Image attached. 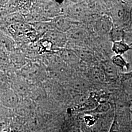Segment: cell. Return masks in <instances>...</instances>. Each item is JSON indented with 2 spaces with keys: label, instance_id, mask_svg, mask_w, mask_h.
Here are the masks:
<instances>
[{
  "label": "cell",
  "instance_id": "cell-16",
  "mask_svg": "<svg viewBox=\"0 0 132 132\" xmlns=\"http://www.w3.org/2000/svg\"><path fill=\"white\" fill-rule=\"evenodd\" d=\"M84 13L83 9L80 6H75L71 10V14L77 17H81L82 14Z\"/></svg>",
  "mask_w": 132,
  "mask_h": 132
},
{
  "label": "cell",
  "instance_id": "cell-3",
  "mask_svg": "<svg viewBox=\"0 0 132 132\" xmlns=\"http://www.w3.org/2000/svg\"><path fill=\"white\" fill-rule=\"evenodd\" d=\"M112 20V19L108 17H100L96 21L95 24L96 31L101 34L110 33L113 26Z\"/></svg>",
  "mask_w": 132,
  "mask_h": 132
},
{
  "label": "cell",
  "instance_id": "cell-11",
  "mask_svg": "<svg viewBox=\"0 0 132 132\" xmlns=\"http://www.w3.org/2000/svg\"><path fill=\"white\" fill-rule=\"evenodd\" d=\"M111 62L114 65L121 69L128 68L129 64L126 62L121 55L116 54L112 57Z\"/></svg>",
  "mask_w": 132,
  "mask_h": 132
},
{
  "label": "cell",
  "instance_id": "cell-10",
  "mask_svg": "<svg viewBox=\"0 0 132 132\" xmlns=\"http://www.w3.org/2000/svg\"><path fill=\"white\" fill-rule=\"evenodd\" d=\"M11 63V59L7 52L0 49V70L7 69Z\"/></svg>",
  "mask_w": 132,
  "mask_h": 132
},
{
  "label": "cell",
  "instance_id": "cell-17",
  "mask_svg": "<svg viewBox=\"0 0 132 132\" xmlns=\"http://www.w3.org/2000/svg\"><path fill=\"white\" fill-rule=\"evenodd\" d=\"M109 109V105L106 103L100 104L98 106V107L96 109V111L98 112H106L108 111Z\"/></svg>",
  "mask_w": 132,
  "mask_h": 132
},
{
  "label": "cell",
  "instance_id": "cell-18",
  "mask_svg": "<svg viewBox=\"0 0 132 132\" xmlns=\"http://www.w3.org/2000/svg\"><path fill=\"white\" fill-rule=\"evenodd\" d=\"M121 77L123 80H129L132 79V71L121 74Z\"/></svg>",
  "mask_w": 132,
  "mask_h": 132
},
{
  "label": "cell",
  "instance_id": "cell-19",
  "mask_svg": "<svg viewBox=\"0 0 132 132\" xmlns=\"http://www.w3.org/2000/svg\"></svg>",
  "mask_w": 132,
  "mask_h": 132
},
{
  "label": "cell",
  "instance_id": "cell-13",
  "mask_svg": "<svg viewBox=\"0 0 132 132\" xmlns=\"http://www.w3.org/2000/svg\"><path fill=\"white\" fill-rule=\"evenodd\" d=\"M13 90L15 93L17 94L19 93L20 94H24L27 89L25 83L22 82H18L16 83L15 82L13 84Z\"/></svg>",
  "mask_w": 132,
  "mask_h": 132
},
{
  "label": "cell",
  "instance_id": "cell-5",
  "mask_svg": "<svg viewBox=\"0 0 132 132\" xmlns=\"http://www.w3.org/2000/svg\"><path fill=\"white\" fill-rule=\"evenodd\" d=\"M103 71L105 78L110 80H115L118 76L117 67L110 61H106L103 65Z\"/></svg>",
  "mask_w": 132,
  "mask_h": 132
},
{
  "label": "cell",
  "instance_id": "cell-14",
  "mask_svg": "<svg viewBox=\"0 0 132 132\" xmlns=\"http://www.w3.org/2000/svg\"><path fill=\"white\" fill-rule=\"evenodd\" d=\"M33 25L34 28L39 32L47 31L50 27V26L47 23H34Z\"/></svg>",
  "mask_w": 132,
  "mask_h": 132
},
{
  "label": "cell",
  "instance_id": "cell-9",
  "mask_svg": "<svg viewBox=\"0 0 132 132\" xmlns=\"http://www.w3.org/2000/svg\"><path fill=\"white\" fill-rule=\"evenodd\" d=\"M110 37L113 42L119 41L124 39L125 33L120 27H113L110 32Z\"/></svg>",
  "mask_w": 132,
  "mask_h": 132
},
{
  "label": "cell",
  "instance_id": "cell-4",
  "mask_svg": "<svg viewBox=\"0 0 132 132\" xmlns=\"http://www.w3.org/2000/svg\"><path fill=\"white\" fill-rule=\"evenodd\" d=\"M41 71L35 64H29L25 66L22 71L23 76L27 79L33 80L41 76Z\"/></svg>",
  "mask_w": 132,
  "mask_h": 132
},
{
  "label": "cell",
  "instance_id": "cell-6",
  "mask_svg": "<svg viewBox=\"0 0 132 132\" xmlns=\"http://www.w3.org/2000/svg\"><path fill=\"white\" fill-rule=\"evenodd\" d=\"M53 28L59 32H65L70 29L71 23L70 21L64 17H58L54 19L52 23Z\"/></svg>",
  "mask_w": 132,
  "mask_h": 132
},
{
  "label": "cell",
  "instance_id": "cell-12",
  "mask_svg": "<svg viewBox=\"0 0 132 132\" xmlns=\"http://www.w3.org/2000/svg\"><path fill=\"white\" fill-rule=\"evenodd\" d=\"M5 21L7 23L11 24L23 22L24 18L19 13H13L6 16L5 18Z\"/></svg>",
  "mask_w": 132,
  "mask_h": 132
},
{
  "label": "cell",
  "instance_id": "cell-2",
  "mask_svg": "<svg viewBox=\"0 0 132 132\" xmlns=\"http://www.w3.org/2000/svg\"><path fill=\"white\" fill-rule=\"evenodd\" d=\"M112 20L115 24L118 27L119 24H122L126 22L128 20V13L126 8L122 5H116L111 10Z\"/></svg>",
  "mask_w": 132,
  "mask_h": 132
},
{
  "label": "cell",
  "instance_id": "cell-1",
  "mask_svg": "<svg viewBox=\"0 0 132 132\" xmlns=\"http://www.w3.org/2000/svg\"><path fill=\"white\" fill-rule=\"evenodd\" d=\"M0 101L4 106L7 108H12L18 105L19 97L14 90L7 88L3 90L0 94Z\"/></svg>",
  "mask_w": 132,
  "mask_h": 132
},
{
  "label": "cell",
  "instance_id": "cell-7",
  "mask_svg": "<svg viewBox=\"0 0 132 132\" xmlns=\"http://www.w3.org/2000/svg\"><path fill=\"white\" fill-rule=\"evenodd\" d=\"M112 50L116 54L122 55L128 51L132 50V47L126 43L124 40V39H123L121 41L113 42Z\"/></svg>",
  "mask_w": 132,
  "mask_h": 132
},
{
  "label": "cell",
  "instance_id": "cell-8",
  "mask_svg": "<svg viewBox=\"0 0 132 132\" xmlns=\"http://www.w3.org/2000/svg\"><path fill=\"white\" fill-rule=\"evenodd\" d=\"M61 32L58 31L51 30L47 32V40L52 42L53 44L60 46L64 43V36Z\"/></svg>",
  "mask_w": 132,
  "mask_h": 132
},
{
  "label": "cell",
  "instance_id": "cell-15",
  "mask_svg": "<svg viewBox=\"0 0 132 132\" xmlns=\"http://www.w3.org/2000/svg\"><path fill=\"white\" fill-rule=\"evenodd\" d=\"M93 77L95 78L96 79H98L100 81H102L105 78V76L104 75L103 71L102 72V71H100L99 69H95L92 72Z\"/></svg>",
  "mask_w": 132,
  "mask_h": 132
}]
</instances>
